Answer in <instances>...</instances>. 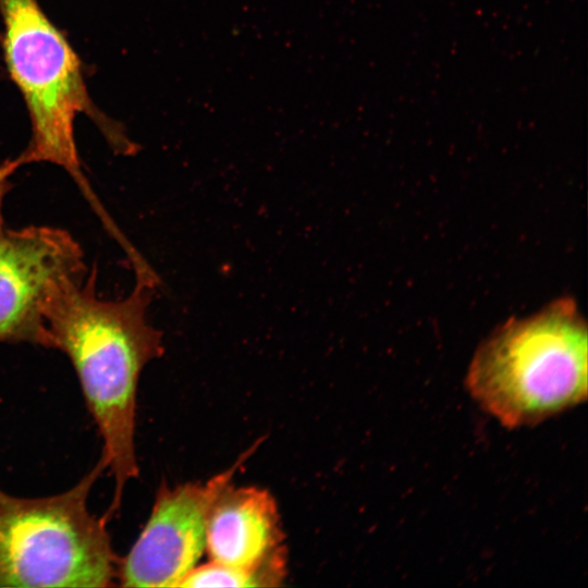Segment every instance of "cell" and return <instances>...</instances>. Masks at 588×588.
Masks as SVG:
<instances>
[{
    "label": "cell",
    "mask_w": 588,
    "mask_h": 588,
    "mask_svg": "<svg viewBox=\"0 0 588 588\" xmlns=\"http://www.w3.org/2000/svg\"><path fill=\"white\" fill-rule=\"evenodd\" d=\"M286 575L287 550L283 549L254 568L233 567L209 560L196 565L179 587H280Z\"/></svg>",
    "instance_id": "8"
},
{
    "label": "cell",
    "mask_w": 588,
    "mask_h": 588,
    "mask_svg": "<svg viewBox=\"0 0 588 588\" xmlns=\"http://www.w3.org/2000/svg\"><path fill=\"white\" fill-rule=\"evenodd\" d=\"M156 286L136 280L123 299L98 297L95 272L62 283L42 316L46 347L70 358L99 434L101 458L114 479L118 512L126 483L138 476L135 451L136 399L142 370L163 354L162 334L146 318Z\"/></svg>",
    "instance_id": "1"
},
{
    "label": "cell",
    "mask_w": 588,
    "mask_h": 588,
    "mask_svg": "<svg viewBox=\"0 0 588 588\" xmlns=\"http://www.w3.org/2000/svg\"><path fill=\"white\" fill-rule=\"evenodd\" d=\"M20 162L16 158L12 160H7L0 164V229L3 228V221H2V204L5 194L10 189V181L9 177L13 174V172L20 167Z\"/></svg>",
    "instance_id": "9"
},
{
    "label": "cell",
    "mask_w": 588,
    "mask_h": 588,
    "mask_svg": "<svg viewBox=\"0 0 588 588\" xmlns=\"http://www.w3.org/2000/svg\"><path fill=\"white\" fill-rule=\"evenodd\" d=\"M106 464L69 490L44 498H19L0 489V587H110L120 558L109 519L88 510L87 500Z\"/></svg>",
    "instance_id": "4"
},
{
    "label": "cell",
    "mask_w": 588,
    "mask_h": 588,
    "mask_svg": "<svg viewBox=\"0 0 588 588\" xmlns=\"http://www.w3.org/2000/svg\"><path fill=\"white\" fill-rule=\"evenodd\" d=\"M587 324L562 298L526 318H512L476 351L466 388L509 429L534 426L587 399Z\"/></svg>",
    "instance_id": "2"
},
{
    "label": "cell",
    "mask_w": 588,
    "mask_h": 588,
    "mask_svg": "<svg viewBox=\"0 0 588 588\" xmlns=\"http://www.w3.org/2000/svg\"><path fill=\"white\" fill-rule=\"evenodd\" d=\"M273 495L255 486L232 481L215 498L207 522L206 550L210 561L254 568L286 549Z\"/></svg>",
    "instance_id": "7"
},
{
    "label": "cell",
    "mask_w": 588,
    "mask_h": 588,
    "mask_svg": "<svg viewBox=\"0 0 588 588\" xmlns=\"http://www.w3.org/2000/svg\"><path fill=\"white\" fill-rule=\"evenodd\" d=\"M245 458L247 454L206 482L160 485L142 532L128 553L120 558V586L179 587L205 553L215 498L232 481Z\"/></svg>",
    "instance_id": "5"
},
{
    "label": "cell",
    "mask_w": 588,
    "mask_h": 588,
    "mask_svg": "<svg viewBox=\"0 0 588 588\" xmlns=\"http://www.w3.org/2000/svg\"><path fill=\"white\" fill-rule=\"evenodd\" d=\"M85 272L83 252L66 231L0 229V342L46 346L42 316L49 298Z\"/></svg>",
    "instance_id": "6"
},
{
    "label": "cell",
    "mask_w": 588,
    "mask_h": 588,
    "mask_svg": "<svg viewBox=\"0 0 588 588\" xmlns=\"http://www.w3.org/2000/svg\"><path fill=\"white\" fill-rule=\"evenodd\" d=\"M2 49L11 79L25 101L32 135L16 157L21 166L50 162L75 181L105 226L112 223L85 179L74 139V120L84 113L119 154H135L118 122L91 100L81 61L63 33L45 14L37 0H0Z\"/></svg>",
    "instance_id": "3"
}]
</instances>
